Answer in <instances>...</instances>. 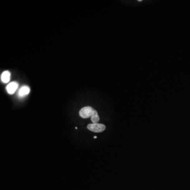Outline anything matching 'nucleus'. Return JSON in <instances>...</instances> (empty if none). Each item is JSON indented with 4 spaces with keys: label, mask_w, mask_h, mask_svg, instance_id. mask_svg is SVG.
I'll return each instance as SVG.
<instances>
[{
    "label": "nucleus",
    "mask_w": 190,
    "mask_h": 190,
    "mask_svg": "<svg viewBox=\"0 0 190 190\" xmlns=\"http://www.w3.org/2000/svg\"><path fill=\"white\" fill-rule=\"evenodd\" d=\"M87 129L91 132L95 133H100L105 130L106 126L104 124L95 123L90 124L87 126Z\"/></svg>",
    "instance_id": "nucleus-1"
},
{
    "label": "nucleus",
    "mask_w": 190,
    "mask_h": 190,
    "mask_svg": "<svg viewBox=\"0 0 190 190\" xmlns=\"http://www.w3.org/2000/svg\"><path fill=\"white\" fill-rule=\"evenodd\" d=\"M94 109L90 106L85 107L79 111V115L83 118H89L91 116Z\"/></svg>",
    "instance_id": "nucleus-2"
},
{
    "label": "nucleus",
    "mask_w": 190,
    "mask_h": 190,
    "mask_svg": "<svg viewBox=\"0 0 190 190\" xmlns=\"http://www.w3.org/2000/svg\"><path fill=\"white\" fill-rule=\"evenodd\" d=\"M18 86H19V84L17 82H15V81L10 82V84L7 85V86L6 87L7 92L9 94H13L14 93L16 92Z\"/></svg>",
    "instance_id": "nucleus-3"
},
{
    "label": "nucleus",
    "mask_w": 190,
    "mask_h": 190,
    "mask_svg": "<svg viewBox=\"0 0 190 190\" xmlns=\"http://www.w3.org/2000/svg\"><path fill=\"white\" fill-rule=\"evenodd\" d=\"M30 91V88L27 86H22L19 90L18 95L20 97H23L29 94Z\"/></svg>",
    "instance_id": "nucleus-4"
},
{
    "label": "nucleus",
    "mask_w": 190,
    "mask_h": 190,
    "mask_svg": "<svg viewBox=\"0 0 190 190\" xmlns=\"http://www.w3.org/2000/svg\"><path fill=\"white\" fill-rule=\"evenodd\" d=\"M11 73L9 71H4L1 76V80L4 83L9 82L10 80Z\"/></svg>",
    "instance_id": "nucleus-5"
},
{
    "label": "nucleus",
    "mask_w": 190,
    "mask_h": 190,
    "mask_svg": "<svg viewBox=\"0 0 190 190\" xmlns=\"http://www.w3.org/2000/svg\"><path fill=\"white\" fill-rule=\"evenodd\" d=\"M90 117L91 120L92 121L93 124L98 123V122L100 121V116L98 114L97 111L96 110H95L94 111H93V114Z\"/></svg>",
    "instance_id": "nucleus-6"
},
{
    "label": "nucleus",
    "mask_w": 190,
    "mask_h": 190,
    "mask_svg": "<svg viewBox=\"0 0 190 190\" xmlns=\"http://www.w3.org/2000/svg\"><path fill=\"white\" fill-rule=\"evenodd\" d=\"M139 1V2H142V0H139V1Z\"/></svg>",
    "instance_id": "nucleus-7"
},
{
    "label": "nucleus",
    "mask_w": 190,
    "mask_h": 190,
    "mask_svg": "<svg viewBox=\"0 0 190 190\" xmlns=\"http://www.w3.org/2000/svg\"><path fill=\"white\" fill-rule=\"evenodd\" d=\"M94 139H97V136H94Z\"/></svg>",
    "instance_id": "nucleus-8"
}]
</instances>
